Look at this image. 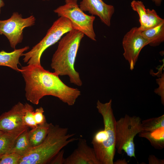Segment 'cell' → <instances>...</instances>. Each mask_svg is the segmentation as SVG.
<instances>
[{
  "label": "cell",
  "instance_id": "obj_1",
  "mask_svg": "<svg viewBox=\"0 0 164 164\" xmlns=\"http://www.w3.org/2000/svg\"><path fill=\"white\" fill-rule=\"evenodd\" d=\"M21 69L25 83L26 97L34 104H38L44 96L51 95L73 106L81 94L78 89L67 86L57 74L46 70L41 65H27Z\"/></svg>",
  "mask_w": 164,
  "mask_h": 164
},
{
  "label": "cell",
  "instance_id": "obj_2",
  "mask_svg": "<svg viewBox=\"0 0 164 164\" xmlns=\"http://www.w3.org/2000/svg\"><path fill=\"white\" fill-rule=\"evenodd\" d=\"M81 32L73 29L60 39L57 49L53 54L51 66L59 76H68L70 82L78 86L82 82L74 65L81 41L84 36Z\"/></svg>",
  "mask_w": 164,
  "mask_h": 164
},
{
  "label": "cell",
  "instance_id": "obj_3",
  "mask_svg": "<svg viewBox=\"0 0 164 164\" xmlns=\"http://www.w3.org/2000/svg\"><path fill=\"white\" fill-rule=\"evenodd\" d=\"M75 134L68 133V129L50 123L47 135L39 145L32 147L22 156L19 164H46L62 149L78 140L72 138Z\"/></svg>",
  "mask_w": 164,
  "mask_h": 164
},
{
  "label": "cell",
  "instance_id": "obj_4",
  "mask_svg": "<svg viewBox=\"0 0 164 164\" xmlns=\"http://www.w3.org/2000/svg\"><path fill=\"white\" fill-rule=\"evenodd\" d=\"M112 100L103 103L98 100L96 108L101 115L104 128L96 132L91 144L101 164H113L115 154L116 119L112 107Z\"/></svg>",
  "mask_w": 164,
  "mask_h": 164
},
{
  "label": "cell",
  "instance_id": "obj_5",
  "mask_svg": "<svg viewBox=\"0 0 164 164\" xmlns=\"http://www.w3.org/2000/svg\"><path fill=\"white\" fill-rule=\"evenodd\" d=\"M74 29L70 20L65 17L59 18L54 22L45 36L31 50L23 53V60L29 65H41V58L43 52L57 42L65 34Z\"/></svg>",
  "mask_w": 164,
  "mask_h": 164
},
{
  "label": "cell",
  "instance_id": "obj_6",
  "mask_svg": "<svg viewBox=\"0 0 164 164\" xmlns=\"http://www.w3.org/2000/svg\"><path fill=\"white\" fill-rule=\"evenodd\" d=\"M139 117L126 114L115 123V148L119 154L124 151L130 157L136 158L134 138L141 129Z\"/></svg>",
  "mask_w": 164,
  "mask_h": 164
},
{
  "label": "cell",
  "instance_id": "obj_7",
  "mask_svg": "<svg viewBox=\"0 0 164 164\" xmlns=\"http://www.w3.org/2000/svg\"><path fill=\"white\" fill-rule=\"evenodd\" d=\"M65 4L54 10L59 17L67 18L71 22L74 29L78 30L93 41L96 36L93 27L95 17L86 14L79 7L78 0H64Z\"/></svg>",
  "mask_w": 164,
  "mask_h": 164
},
{
  "label": "cell",
  "instance_id": "obj_8",
  "mask_svg": "<svg viewBox=\"0 0 164 164\" xmlns=\"http://www.w3.org/2000/svg\"><path fill=\"white\" fill-rule=\"evenodd\" d=\"M35 21L33 15L23 18L21 14L14 12L9 19L0 20V34L7 37L11 47L15 50L17 45L22 41L24 29L33 26Z\"/></svg>",
  "mask_w": 164,
  "mask_h": 164
},
{
  "label": "cell",
  "instance_id": "obj_9",
  "mask_svg": "<svg viewBox=\"0 0 164 164\" xmlns=\"http://www.w3.org/2000/svg\"><path fill=\"white\" fill-rule=\"evenodd\" d=\"M140 32L138 27H133L126 33L122 39L123 55L129 63L131 70L134 69L141 50L149 44Z\"/></svg>",
  "mask_w": 164,
  "mask_h": 164
},
{
  "label": "cell",
  "instance_id": "obj_10",
  "mask_svg": "<svg viewBox=\"0 0 164 164\" xmlns=\"http://www.w3.org/2000/svg\"><path fill=\"white\" fill-rule=\"evenodd\" d=\"M140 137L146 139L155 149L164 148V114L142 121Z\"/></svg>",
  "mask_w": 164,
  "mask_h": 164
},
{
  "label": "cell",
  "instance_id": "obj_11",
  "mask_svg": "<svg viewBox=\"0 0 164 164\" xmlns=\"http://www.w3.org/2000/svg\"><path fill=\"white\" fill-rule=\"evenodd\" d=\"M26 110V104L19 102L2 114L0 116V131L6 132L25 126L23 118Z\"/></svg>",
  "mask_w": 164,
  "mask_h": 164
},
{
  "label": "cell",
  "instance_id": "obj_12",
  "mask_svg": "<svg viewBox=\"0 0 164 164\" xmlns=\"http://www.w3.org/2000/svg\"><path fill=\"white\" fill-rule=\"evenodd\" d=\"M79 6L84 12L98 16L108 26H111V18L115 11L113 5L106 4L102 0H82Z\"/></svg>",
  "mask_w": 164,
  "mask_h": 164
},
{
  "label": "cell",
  "instance_id": "obj_13",
  "mask_svg": "<svg viewBox=\"0 0 164 164\" xmlns=\"http://www.w3.org/2000/svg\"><path fill=\"white\" fill-rule=\"evenodd\" d=\"M64 164H101L93 148L87 144L86 140L80 138L77 147L65 158Z\"/></svg>",
  "mask_w": 164,
  "mask_h": 164
},
{
  "label": "cell",
  "instance_id": "obj_14",
  "mask_svg": "<svg viewBox=\"0 0 164 164\" xmlns=\"http://www.w3.org/2000/svg\"><path fill=\"white\" fill-rule=\"evenodd\" d=\"M132 9L136 12L139 17L140 26L138 27L140 31L154 27L164 22L154 9H146L141 1L133 0L131 3Z\"/></svg>",
  "mask_w": 164,
  "mask_h": 164
},
{
  "label": "cell",
  "instance_id": "obj_15",
  "mask_svg": "<svg viewBox=\"0 0 164 164\" xmlns=\"http://www.w3.org/2000/svg\"><path fill=\"white\" fill-rule=\"evenodd\" d=\"M29 49L28 46L21 49H15L13 51L8 52L4 50L0 51V66L9 67L18 72L21 70L18 68V65H20V57L23 53Z\"/></svg>",
  "mask_w": 164,
  "mask_h": 164
},
{
  "label": "cell",
  "instance_id": "obj_16",
  "mask_svg": "<svg viewBox=\"0 0 164 164\" xmlns=\"http://www.w3.org/2000/svg\"><path fill=\"white\" fill-rule=\"evenodd\" d=\"M29 127L24 126L0 134V155L9 153L18 137Z\"/></svg>",
  "mask_w": 164,
  "mask_h": 164
},
{
  "label": "cell",
  "instance_id": "obj_17",
  "mask_svg": "<svg viewBox=\"0 0 164 164\" xmlns=\"http://www.w3.org/2000/svg\"><path fill=\"white\" fill-rule=\"evenodd\" d=\"M141 35L152 46L159 45L164 41V22L152 28L140 32Z\"/></svg>",
  "mask_w": 164,
  "mask_h": 164
},
{
  "label": "cell",
  "instance_id": "obj_18",
  "mask_svg": "<svg viewBox=\"0 0 164 164\" xmlns=\"http://www.w3.org/2000/svg\"><path fill=\"white\" fill-rule=\"evenodd\" d=\"M50 125V123L46 122L29 130V139L32 147L38 146L43 141L47 135Z\"/></svg>",
  "mask_w": 164,
  "mask_h": 164
},
{
  "label": "cell",
  "instance_id": "obj_19",
  "mask_svg": "<svg viewBox=\"0 0 164 164\" xmlns=\"http://www.w3.org/2000/svg\"><path fill=\"white\" fill-rule=\"evenodd\" d=\"M29 128L17 138L9 153H15L22 156L32 147L29 137Z\"/></svg>",
  "mask_w": 164,
  "mask_h": 164
},
{
  "label": "cell",
  "instance_id": "obj_20",
  "mask_svg": "<svg viewBox=\"0 0 164 164\" xmlns=\"http://www.w3.org/2000/svg\"><path fill=\"white\" fill-rule=\"evenodd\" d=\"M26 110L23 118V123L24 125L32 129L37 126L34 118V109L32 106L28 103H26Z\"/></svg>",
  "mask_w": 164,
  "mask_h": 164
},
{
  "label": "cell",
  "instance_id": "obj_21",
  "mask_svg": "<svg viewBox=\"0 0 164 164\" xmlns=\"http://www.w3.org/2000/svg\"><path fill=\"white\" fill-rule=\"evenodd\" d=\"M22 156L15 153H11L2 155L0 164H19Z\"/></svg>",
  "mask_w": 164,
  "mask_h": 164
},
{
  "label": "cell",
  "instance_id": "obj_22",
  "mask_svg": "<svg viewBox=\"0 0 164 164\" xmlns=\"http://www.w3.org/2000/svg\"><path fill=\"white\" fill-rule=\"evenodd\" d=\"M157 83L159 85L158 88L155 89L154 92L161 97L162 104L164 105V73L161 75V77L156 79Z\"/></svg>",
  "mask_w": 164,
  "mask_h": 164
},
{
  "label": "cell",
  "instance_id": "obj_23",
  "mask_svg": "<svg viewBox=\"0 0 164 164\" xmlns=\"http://www.w3.org/2000/svg\"><path fill=\"white\" fill-rule=\"evenodd\" d=\"M44 112L43 109L42 107L36 109L34 112L35 120L38 125L44 124L46 122Z\"/></svg>",
  "mask_w": 164,
  "mask_h": 164
},
{
  "label": "cell",
  "instance_id": "obj_24",
  "mask_svg": "<svg viewBox=\"0 0 164 164\" xmlns=\"http://www.w3.org/2000/svg\"><path fill=\"white\" fill-rule=\"evenodd\" d=\"M64 151L62 149L52 159L49 164H64L65 158L64 157Z\"/></svg>",
  "mask_w": 164,
  "mask_h": 164
},
{
  "label": "cell",
  "instance_id": "obj_25",
  "mask_svg": "<svg viewBox=\"0 0 164 164\" xmlns=\"http://www.w3.org/2000/svg\"><path fill=\"white\" fill-rule=\"evenodd\" d=\"M149 164H164V159H159L154 155H150L148 157Z\"/></svg>",
  "mask_w": 164,
  "mask_h": 164
},
{
  "label": "cell",
  "instance_id": "obj_26",
  "mask_svg": "<svg viewBox=\"0 0 164 164\" xmlns=\"http://www.w3.org/2000/svg\"><path fill=\"white\" fill-rule=\"evenodd\" d=\"M113 164H128V162L125 159H119L117 160L114 162Z\"/></svg>",
  "mask_w": 164,
  "mask_h": 164
},
{
  "label": "cell",
  "instance_id": "obj_27",
  "mask_svg": "<svg viewBox=\"0 0 164 164\" xmlns=\"http://www.w3.org/2000/svg\"><path fill=\"white\" fill-rule=\"evenodd\" d=\"M163 0H152L157 6H160Z\"/></svg>",
  "mask_w": 164,
  "mask_h": 164
},
{
  "label": "cell",
  "instance_id": "obj_28",
  "mask_svg": "<svg viewBox=\"0 0 164 164\" xmlns=\"http://www.w3.org/2000/svg\"><path fill=\"white\" fill-rule=\"evenodd\" d=\"M5 3L2 0H0V14L1 12V8L4 6Z\"/></svg>",
  "mask_w": 164,
  "mask_h": 164
},
{
  "label": "cell",
  "instance_id": "obj_29",
  "mask_svg": "<svg viewBox=\"0 0 164 164\" xmlns=\"http://www.w3.org/2000/svg\"><path fill=\"white\" fill-rule=\"evenodd\" d=\"M3 132L0 131V134L2 133Z\"/></svg>",
  "mask_w": 164,
  "mask_h": 164
},
{
  "label": "cell",
  "instance_id": "obj_30",
  "mask_svg": "<svg viewBox=\"0 0 164 164\" xmlns=\"http://www.w3.org/2000/svg\"><path fill=\"white\" fill-rule=\"evenodd\" d=\"M2 156V155H0V159L1 158Z\"/></svg>",
  "mask_w": 164,
  "mask_h": 164
},
{
  "label": "cell",
  "instance_id": "obj_31",
  "mask_svg": "<svg viewBox=\"0 0 164 164\" xmlns=\"http://www.w3.org/2000/svg\"><path fill=\"white\" fill-rule=\"evenodd\" d=\"M43 0V1H49V0Z\"/></svg>",
  "mask_w": 164,
  "mask_h": 164
}]
</instances>
